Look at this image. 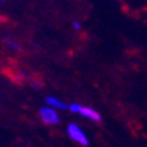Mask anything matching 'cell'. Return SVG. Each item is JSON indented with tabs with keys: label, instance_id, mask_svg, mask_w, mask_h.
<instances>
[{
	"label": "cell",
	"instance_id": "cell-1",
	"mask_svg": "<svg viewBox=\"0 0 147 147\" xmlns=\"http://www.w3.org/2000/svg\"><path fill=\"white\" fill-rule=\"evenodd\" d=\"M67 109L71 112V113H77V115H81L85 119H89L92 121H96V123H100L101 121V115L98 113L97 111H94L93 108L89 107H84L78 102H71L69 104Z\"/></svg>",
	"mask_w": 147,
	"mask_h": 147
},
{
	"label": "cell",
	"instance_id": "cell-7",
	"mask_svg": "<svg viewBox=\"0 0 147 147\" xmlns=\"http://www.w3.org/2000/svg\"><path fill=\"white\" fill-rule=\"evenodd\" d=\"M0 1H5V0H0Z\"/></svg>",
	"mask_w": 147,
	"mask_h": 147
},
{
	"label": "cell",
	"instance_id": "cell-5",
	"mask_svg": "<svg viewBox=\"0 0 147 147\" xmlns=\"http://www.w3.org/2000/svg\"><path fill=\"white\" fill-rule=\"evenodd\" d=\"M7 46H8L9 49L11 50H13V51H19V50H20V45H19L18 42H15V40H7Z\"/></svg>",
	"mask_w": 147,
	"mask_h": 147
},
{
	"label": "cell",
	"instance_id": "cell-6",
	"mask_svg": "<svg viewBox=\"0 0 147 147\" xmlns=\"http://www.w3.org/2000/svg\"><path fill=\"white\" fill-rule=\"evenodd\" d=\"M71 26H73V28H74L76 31H80L81 28H82V26H81V23L78 22V20H73V23H71Z\"/></svg>",
	"mask_w": 147,
	"mask_h": 147
},
{
	"label": "cell",
	"instance_id": "cell-2",
	"mask_svg": "<svg viewBox=\"0 0 147 147\" xmlns=\"http://www.w3.org/2000/svg\"><path fill=\"white\" fill-rule=\"evenodd\" d=\"M66 134L67 136L73 140V142L78 143L82 147H88L89 146V139L86 136V134L84 132V129L81 128L80 125H77L76 123H70L66 127Z\"/></svg>",
	"mask_w": 147,
	"mask_h": 147
},
{
	"label": "cell",
	"instance_id": "cell-3",
	"mask_svg": "<svg viewBox=\"0 0 147 147\" xmlns=\"http://www.w3.org/2000/svg\"><path fill=\"white\" fill-rule=\"evenodd\" d=\"M39 119L47 125H57L61 121V117L58 115V111L54 108L45 105L39 108Z\"/></svg>",
	"mask_w": 147,
	"mask_h": 147
},
{
	"label": "cell",
	"instance_id": "cell-4",
	"mask_svg": "<svg viewBox=\"0 0 147 147\" xmlns=\"http://www.w3.org/2000/svg\"><path fill=\"white\" fill-rule=\"evenodd\" d=\"M45 102H46V105H49V107L54 108V109H57V111H65V109H67V107H69V104L63 102L62 100L54 97V96H47V97L45 98Z\"/></svg>",
	"mask_w": 147,
	"mask_h": 147
}]
</instances>
